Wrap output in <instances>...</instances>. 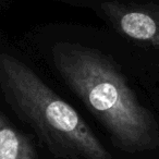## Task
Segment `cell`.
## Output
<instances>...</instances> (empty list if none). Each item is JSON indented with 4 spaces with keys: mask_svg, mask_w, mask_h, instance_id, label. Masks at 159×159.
Here are the masks:
<instances>
[{
    "mask_svg": "<svg viewBox=\"0 0 159 159\" xmlns=\"http://www.w3.org/2000/svg\"><path fill=\"white\" fill-rule=\"evenodd\" d=\"M0 159H42L34 137L0 109Z\"/></svg>",
    "mask_w": 159,
    "mask_h": 159,
    "instance_id": "277c9868",
    "label": "cell"
},
{
    "mask_svg": "<svg viewBox=\"0 0 159 159\" xmlns=\"http://www.w3.org/2000/svg\"><path fill=\"white\" fill-rule=\"evenodd\" d=\"M121 159H159V83L117 37L43 33L21 45Z\"/></svg>",
    "mask_w": 159,
    "mask_h": 159,
    "instance_id": "6da1fadb",
    "label": "cell"
},
{
    "mask_svg": "<svg viewBox=\"0 0 159 159\" xmlns=\"http://www.w3.org/2000/svg\"><path fill=\"white\" fill-rule=\"evenodd\" d=\"M100 9L116 37L159 83V6L109 1Z\"/></svg>",
    "mask_w": 159,
    "mask_h": 159,
    "instance_id": "3957f363",
    "label": "cell"
},
{
    "mask_svg": "<svg viewBox=\"0 0 159 159\" xmlns=\"http://www.w3.org/2000/svg\"><path fill=\"white\" fill-rule=\"evenodd\" d=\"M0 109L34 137L42 159H121L31 57L0 40Z\"/></svg>",
    "mask_w": 159,
    "mask_h": 159,
    "instance_id": "7a4b0ae2",
    "label": "cell"
}]
</instances>
